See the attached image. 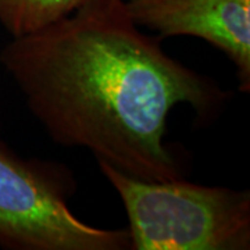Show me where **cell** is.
Wrapping results in <instances>:
<instances>
[{
	"label": "cell",
	"instance_id": "obj_5",
	"mask_svg": "<svg viewBox=\"0 0 250 250\" xmlns=\"http://www.w3.org/2000/svg\"><path fill=\"white\" fill-rule=\"evenodd\" d=\"M86 0H0V24L13 38L43 31L68 17Z\"/></svg>",
	"mask_w": 250,
	"mask_h": 250
},
{
	"label": "cell",
	"instance_id": "obj_3",
	"mask_svg": "<svg viewBox=\"0 0 250 250\" xmlns=\"http://www.w3.org/2000/svg\"><path fill=\"white\" fill-rule=\"evenodd\" d=\"M0 246L9 250H126L128 228L81 221L53 168L22 160L0 143Z\"/></svg>",
	"mask_w": 250,
	"mask_h": 250
},
{
	"label": "cell",
	"instance_id": "obj_2",
	"mask_svg": "<svg viewBox=\"0 0 250 250\" xmlns=\"http://www.w3.org/2000/svg\"><path fill=\"white\" fill-rule=\"evenodd\" d=\"M128 215L134 250H248L250 192L145 181L98 161Z\"/></svg>",
	"mask_w": 250,
	"mask_h": 250
},
{
	"label": "cell",
	"instance_id": "obj_4",
	"mask_svg": "<svg viewBox=\"0 0 250 250\" xmlns=\"http://www.w3.org/2000/svg\"><path fill=\"white\" fill-rule=\"evenodd\" d=\"M135 25L161 36H196L235 64L250 90V0H121Z\"/></svg>",
	"mask_w": 250,
	"mask_h": 250
},
{
	"label": "cell",
	"instance_id": "obj_1",
	"mask_svg": "<svg viewBox=\"0 0 250 250\" xmlns=\"http://www.w3.org/2000/svg\"><path fill=\"white\" fill-rule=\"evenodd\" d=\"M0 62L54 142L145 181L182 178L164 142L172 107L205 116L227 95L142 34L121 0H86L43 31L13 38Z\"/></svg>",
	"mask_w": 250,
	"mask_h": 250
}]
</instances>
